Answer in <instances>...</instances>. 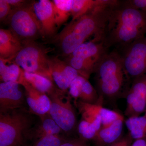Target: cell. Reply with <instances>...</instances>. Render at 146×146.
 <instances>
[{"instance_id":"3","label":"cell","mask_w":146,"mask_h":146,"mask_svg":"<svg viewBox=\"0 0 146 146\" xmlns=\"http://www.w3.org/2000/svg\"><path fill=\"white\" fill-rule=\"evenodd\" d=\"M95 72L98 88L103 95L112 97L119 92L125 73L122 56L118 53L106 54L100 60Z\"/></svg>"},{"instance_id":"20","label":"cell","mask_w":146,"mask_h":146,"mask_svg":"<svg viewBox=\"0 0 146 146\" xmlns=\"http://www.w3.org/2000/svg\"><path fill=\"white\" fill-rule=\"evenodd\" d=\"M25 78L34 88L46 94L48 96L54 94L59 89L54 82L39 75L27 72L23 70Z\"/></svg>"},{"instance_id":"26","label":"cell","mask_w":146,"mask_h":146,"mask_svg":"<svg viewBox=\"0 0 146 146\" xmlns=\"http://www.w3.org/2000/svg\"><path fill=\"white\" fill-rule=\"evenodd\" d=\"M86 79L80 75L77 77L71 83L69 89V94L74 101L78 100L82 86Z\"/></svg>"},{"instance_id":"11","label":"cell","mask_w":146,"mask_h":146,"mask_svg":"<svg viewBox=\"0 0 146 146\" xmlns=\"http://www.w3.org/2000/svg\"><path fill=\"white\" fill-rule=\"evenodd\" d=\"M146 108V74L134 79L127 96L125 114L128 117L139 116Z\"/></svg>"},{"instance_id":"15","label":"cell","mask_w":146,"mask_h":146,"mask_svg":"<svg viewBox=\"0 0 146 146\" xmlns=\"http://www.w3.org/2000/svg\"><path fill=\"white\" fill-rule=\"evenodd\" d=\"M106 54L103 44L92 40L79 46L70 55L97 68Z\"/></svg>"},{"instance_id":"21","label":"cell","mask_w":146,"mask_h":146,"mask_svg":"<svg viewBox=\"0 0 146 146\" xmlns=\"http://www.w3.org/2000/svg\"><path fill=\"white\" fill-rule=\"evenodd\" d=\"M125 124L131 138L135 141L146 138V118L144 115L128 118Z\"/></svg>"},{"instance_id":"6","label":"cell","mask_w":146,"mask_h":146,"mask_svg":"<svg viewBox=\"0 0 146 146\" xmlns=\"http://www.w3.org/2000/svg\"><path fill=\"white\" fill-rule=\"evenodd\" d=\"M22 43V49L9 62L18 65L25 72L39 75L54 82L49 66L48 50L35 41Z\"/></svg>"},{"instance_id":"10","label":"cell","mask_w":146,"mask_h":146,"mask_svg":"<svg viewBox=\"0 0 146 146\" xmlns=\"http://www.w3.org/2000/svg\"><path fill=\"white\" fill-rule=\"evenodd\" d=\"M18 82L25 89L26 102L30 113L37 115L39 118L48 115L51 106L50 98L32 86L25 78L23 70L21 68Z\"/></svg>"},{"instance_id":"29","label":"cell","mask_w":146,"mask_h":146,"mask_svg":"<svg viewBox=\"0 0 146 146\" xmlns=\"http://www.w3.org/2000/svg\"><path fill=\"white\" fill-rule=\"evenodd\" d=\"M60 146H89L86 144V141L80 138L76 139H68Z\"/></svg>"},{"instance_id":"33","label":"cell","mask_w":146,"mask_h":146,"mask_svg":"<svg viewBox=\"0 0 146 146\" xmlns=\"http://www.w3.org/2000/svg\"><path fill=\"white\" fill-rule=\"evenodd\" d=\"M145 115H144V116H145V117H146V110H145Z\"/></svg>"},{"instance_id":"31","label":"cell","mask_w":146,"mask_h":146,"mask_svg":"<svg viewBox=\"0 0 146 146\" xmlns=\"http://www.w3.org/2000/svg\"><path fill=\"white\" fill-rule=\"evenodd\" d=\"M108 146H130L129 142L127 138H123L119 139V141H117L111 145Z\"/></svg>"},{"instance_id":"14","label":"cell","mask_w":146,"mask_h":146,"mask_svg":"<svg viewBox=\"0 0 146 146\" xmlns=\"http://www.w3.org/2000/svg\"><path fill=\"white\" fill-rule=\"evenodd\" d=\"M82 117H91L100 119L102 126L109 125L123 117L119 112L103 107L102 104H90L80 101L74 102Z\"/></svg>"},{"instance_id":"27","label":"cell","mask_w":146,"mask_h":146,"mask_svg":"<svg viewBox=\"0 0 146 146\" xmlns=\"http://www.w3.org/2000/svg\"><path fill=\"white\" fill-rule=\"evenodd\" d=\"M12 7L7 0H0V21H6L10 14Z\"/></svg>"},{"instance_id":"8","label":"cell","mask_w":146,"mask_h":146,"mask_svg":"<svg viewBox=\"0 0 146 146\" xmlns=\"http://www.w3.org/2000/svg\"><path fill=\"white\" fill-rule=\"evenodd\" d=\"M122 58L127 75L135 79L146 74V37L131 43Z\"/></svg>"},{"instance_id":"32","label":"cell","mask_w":146,"mask_h":146,"mask_svg":"<svg viewBox=\"0 0 146 146\" xmlns=\"http://www.w3.org/2000/svg\"><path fill=\"white\" fill-rule=\"evenodd\" d=\"M130 146H146V137L135 140Z\"/></svg>"},{"instance_id":"18","label":"cell","mask_w":146,"mask_h":146,"mask_svg":"<svg viewBox=\"0 0 146 146\" xmlns=\"http://www.w3.org/2000/svg\"><path fill=\"white\" fill-rule=\"evenodd\" d=\"M119 1L110 0H72L71 6V16L74 21L92 11L98 7H115Z\"/></svg>"},{"instance_id":"5","label":"cell","mask_w":146,"mask_h":146,"mask_svg":"<svg viewBox=\"0 0 146 146\" xmlns=\"http://www.w3.org/2000/svg\"><path fill=\"white\" fill-rule=\"evenodd\" d=\"M33 120L23 109L0 113V146H22Z\"/></svg>"},{"instance_id":"25","label":"cell","mask_w":146,"mask_h":146,"mask_svg":"<svg viewBox=\"0 0 146 146\" xmlns=\"http://www.w3.org/2000/svg\"><path fill=\"white\" fill-rule=\"evenodd\" d=\"M68 140L60 134H52L37 139L32 146H60Z\"/></svg>"},{"instance_id":"2","label":"cell","mask_w":146,"mask_h":146,"mask_svg":"<svg viewBox=\"0 0 146 146\" xmlns=\"http://www.w3.org/2000/svg\"><path fill=\"white\" fill-rule=\"evenodd\" d=\"M115 43L131 44L146 33V13L131 6L111 9L107 27Z\"/></svg>"},{"instance_id":"9","label":"cell","mask_w":146,"mask_h":146,"mask_svg":"<svg viewBox=\"0 0 146 146\" xmlns=\"http://www.w3.org/2000/svg\"><path fill=\"white\" fill-rule=\"evenodd\" d=\"M18 82L0 83V113L23 109L26 102L25 91Z\"/></svg>"},{"instance_id":"22","label":"cell","mask_w":146,"mask_h":146,"mask_svg":"<svg viewBox=\"0 0 146 146\" xmlns=\"http://www.w3.org/2000/svg\"><path fill=\"white\" fill-rule=\"evenodd\" d=\"M72 0L52 1L54 9L55 23L58 29L65 24L71 16Z\"/></svg>"},{"instance_id":"1","label":"cell","mask_w":146,"mask_h":146,"mask_svg":"<svg viewBox=\"0 0 146 146\" xmlns=\"http://www.w3.org/2000/svg\"><path fill=\"white\" fill-rule=\"evenodd\" d=\"M109 7H97L77 20L71 21L50 40L48 43L56 47L60 54L66 57L92 35L93 40L99 42L107 29L110 13Z\"/></svg>"},{"instance_id":"28","label":"cell","mask_w":146,"mask_h":146,"mask_svg":"<svg viewBox=\"0 0 146 146\" xmlns=\"http://www.w3.org/2000/svg\"><path fill=\"white\" fill-rule=\"evenodd\" d=\"M128 5L146 13V0H133L128 1Z\"/></svg>"},{"instance_id":"19","label":"cell","mask_w":146,"mask_h":146,"mask_svg":"<svg viewBox=\"0 0 146 146\" xmlns=\"http://www.w3.org/2000/svg\"><path fill=\"white\" fill-rule=\"evenodd\" d=\"M40 121L34 127L31 128L27 134L26 138L37 139L48 135L60 134L63 132L55 122L48 114L41 117Z\"/></svg>"},{"instance_id":"23","label":"cell","mask_w":146,"mask_h":146,"mask_svg":"<svg viewBox=\"0 0 146 146\" xmlns=\"http://www.w3.org/2000/svg\"><path fill=\"white\" fill-rule=\"evenodd\" d=\"M0 59V78L2 82H18L21 74V68L16 64L9 65Z\"/></svg>"},{"instance_id":"16","label":"cell","mask_w":146,"mask_h":146,"mask_svg":"<svg viewBox=\"0 0 146 146\" xmlns=\"http://www.w3.org/2000/svg\"><path fill=\"white\" fill-rule=\"evenodd\" d=\"M23 44L9 29H0V59L9 62L18 54Z\"/></svg>"},{"instance_id":"12","label":"cell","mask_w":146,"mask_h":146,"mask_svg":"<svg viewBox=\"0 0 146 146\" xmlns=\"http://www.w3.org/2000/svg\"><path fill=\"white\" fill-rule=\"evenodd\" d=\"M49 66L56 86L60 90L68 92L72 82L80 75L78 72L58 56H50Z\"/></svg>"},{"instance_id":"13","label":"cell","mask_w":146,"mask_h":146,"mask_svg":"<svg viewBox=\"0 0 146 146\" xmlns=\"http://www.w3.org/2000/svg\"><path fill=\"white\" fill-rule=\"evenodd\" d=\"M35 11L42 25V37L46 41L57 34L52 1L40 0L34 3Z\"/></svg>"},{"instance_id":"24","label":"cell","mask_w":146,"mask_h":146,"mask_svg":"<svg viewBox=\"0 0 146 146\" xmlns=\"http://www.w3.org/2000/svg\"><path fill=\"white\" fill-rule=\"evenodd\" d=\"M102 98L100 97L95 88L86 79L84 83L79 100L90 104H102Z\"/></svg>"},{"instance_id":"17","label":"cell","mask_w":146,"mask_h":146,"mask_svg":"<svg viewBox=\"0 0 146 146\" xmlns=\"http://www.w3.org/2000/svg\"><path fill=\"white\" fill-rule=\"evenodd\" d=\"M124 119L102 126L94 141L96 146H108L119 141L122 133Z\"/></svg>"},{"instance_id":"7","label":"cell","mask_w":146,"mask_h":146,"mask_svg":"<svg viewBox=\"0 0 146 146\" xmlns=\"http://www.w3.org/2000/svg\"><path fill=\"white\" fill-rule=\"evenodd\" d=\"M67 93L59 89L49 96L51 106L48 115L63 132L70 134L76 128L77 118L72 97Z\"/></svg>"},{"instance_id":"30","label":"cell","mask_w":146,"mask_h":146,"mask_svg":"<svg viewBox=\"0 0 146 146\" xmlns=\"http://www.w3.org/2000/svg\"><path fill=\"white\" fill-rule=\"evenodd\" d=\"M7 1L13 8L25 5L29 1L24 0H7Z\"/></svg>"},{"instance_id":"4","label":"cell","mask_w":146,"mask_h":146,"mask_svg":"<svg viewBox=\"0 0 146 146\" xmlns=\"http://www.w3.org/2000/svg\"><path fill=\"white\" fill-rule=\"evenodd\" d=\"M34 1L13 7L6 21L9 30L22 41H35L42 37V27L34 8Z\"/></svg>"}]
</instances>
